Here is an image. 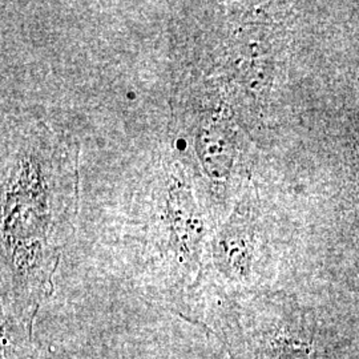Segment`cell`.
Wrapping results in <instances>:
<instances>
[{
	"label": "cell",
	"mask_w": 359,
	"mask_h": 359,
	"mask_svg": "<svg viewBox=\"0 0 359 359\" xmlns=\"http://www.w3.org/2000/svg\"><path fill=\"white\" fill-rule=\"evenodd\" d=\"M6 157V156H4ZM77 145L27 124L7 147L1 221V317L34 330L76 213Z\"/></svg>",
	"instance_id": "6da1fadb"
},
{
	"label": "cell",
	"mask_w": 359,
	"mask_h": 359,
	"mask_svg": "<svg viewBox=\"0 0 359 359\" xmlns=\"http://www.w3.org/2000/svg\"><path fill=\"white\" fill-rule=\"evenodd\" d=\"M34 330L1 318V359H32Z\"/></svg>",
	"instance_id": "7a4b0ae2"
}]
</instances>
